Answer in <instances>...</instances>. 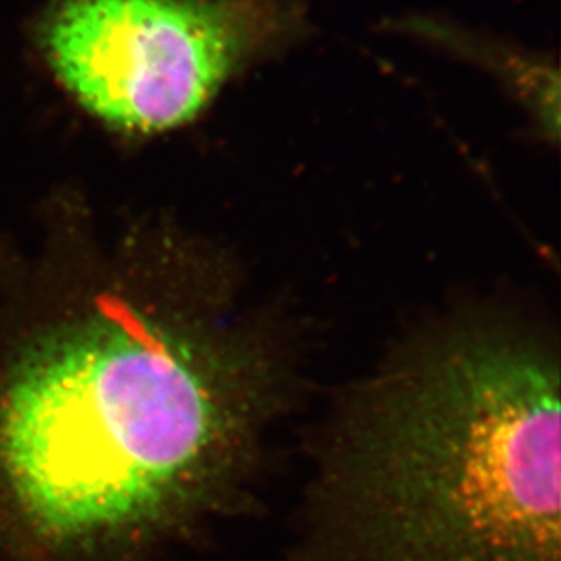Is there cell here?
<instances>
[{
	"mask_svg": "<svg viewBox=\"0 0 561 561\" xmlns=\"http://www.w3.org/2000/svg\"><path fill=\"white\" fill-rule=\"evenodd\" d=\"M280 353L217 318L96 309L0 381V480L62 536L157 540L242 499L291 392Z\"/></svg>",
	"mask_w": 561,
	"mask_h": 561,
	"instance_id": "6da1fadb",
	"label": "cell"
},
{
	"mask_svg": "<svg viewBox=\"0 0 561 561\" xmlns=\"http://www.w3.org/2000/svg\"><path fill=\"white\" fill-rule=\"evenodd\" d=\"M560 494L557 356L453 329L345 397L298 561H560Z\"/></svg>",
	"mask_w": 561,
	"mask_h": 561,
	"instance_id": "7a4b0ae2",
	"label": "cell"
},
{
	"mask_svg": "<svg viewBox=\"0 0 561 561\" xmlns=\"http://www.w3.org/2000/svg\"><path fill=\"white\" fill-rule=\"evenodd\" d=\"M289 19L284 0H59L43 48L91 115L157 133L195 117Z\"/></svg>",
	"mask_w": 561,
	"mask_h": 561,
	"instance_id": "3957f363",
	"label": "cell"
}]
</instances>
